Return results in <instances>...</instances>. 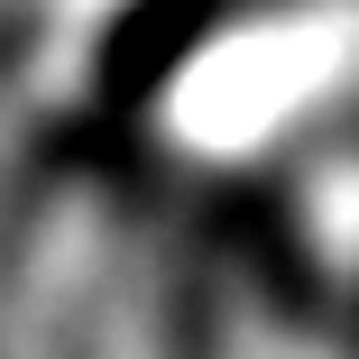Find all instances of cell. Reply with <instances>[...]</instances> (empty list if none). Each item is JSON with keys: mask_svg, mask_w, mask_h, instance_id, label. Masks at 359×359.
Masks as SVG:
<instances>
[{"mask_svg": "<svg viewBox=\"0 0 359 359\" xmlns=\"http://www.w3.org/2000/svg\"><path fill=\"white\" fill-rule=\"evenodd\" d=\"M276 10H313V0H120L102 46H93V93L111 120L129 111H148L184 65L212 46V37H231V28H258Z\"/></svg>", "mask_w": 359, "mask_h": 359, "instance_id": "obj_1", "label": "cell"}, {"mask_svg": "<svg viewBox=\"0 0 359 359\" xmlns=\"http://www.w3.org/2000/svg\"><path fill=\"white\" fill-rule=\"evenodd\" d=\"M341 341H350V359H359V285H350V313H341Z\"/></svg>", "mask_w": 359, "mask_h": 359, "instance_id": "obj_2", "label": "cell"}]
</instances>
